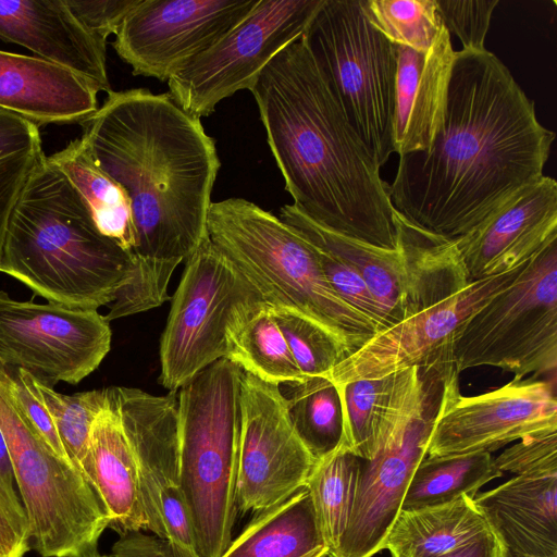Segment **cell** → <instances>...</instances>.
<instances>
[{
	"label": "cell",
	"mask_w": 557,
	"mask_h": 557,
	"mask_svg": "<svg viewBox=\"0 0 557 557\" xmlns=\"http://www.w3.org/2000/svg\"><path fill=\"white\" fill-rule=\"evenodd\" d=\"M82 126L97 165L126 191L137 233L129 277L104 315L110 322L171 299L174 270L208 236L221 162L200 119L169 92L111 90Z\"/></svg>",
	"instance_id": "1"
},
{
	"label": "cell",
	"mask_w": 557,
	"mask_h": 557,
	"mask_svg": "<svg viewBox=\"0 0 557 557\" xmlns=\"http://www.w3.org/2000/svg\"><path fill=\"white\" fill-rule=\"evenodd\" d=\"M554 139L495 54L461 49L442 127L429 151L399 157L391 202L412 226L454 239L541 178Z\"/></svg>",
	"instance_id": "2"
},
{
	"label": "cell",
	"mask_w": 557,
	"mask_h": 557,
	"mask_svg": "<svg viewBox=\"0 0 557 557\" xmlns=\"http://www.w3.org/2000/svg\"><path fill=\"white\" fill-rule=\"evenodd\" d=\"M267 140L297 208L372 246L399 249V214L381 166L347 120L302 36L250 89Z\"/></svg>",
	"instance_id": "3"
},
{
	"label": "cell",
	"mask_w": 557,
	"mask_h": 557,
	"mask_svg": "<svg viewBox=\"0 0 557 557\" xmlns=\"http://www.w3.org/2000/svg\"><path fill=\"white\" fill-rule=\"evenodd\" d=\"M131 268L129 253L98 231L82 195L45 157L11 213L0 272L49 302L97 310L114 300Z\"/></svg>",
	"instance_id": "4"
},
{
	"label": "cell",
	"mask_w": 557,
	"mask_h": 557,
	"mask_svg": "<svg viewBox=\"0 0 557 557\" xmlns=\"http://www.w3.org/2000/svg\"><path fill=\"white\" fill-rule=\"evenodd\" d=\"M207 234L265 302L310 319L336 341L347 357L381 332L332 288L314 247L256 203L236 197L212 202Z\"/></svg>",
	"instance_id": "5"
},
{
	"label": "cell",
	"mask_w": 557,
	"mask_h": 557,
	"mask_svg": "<svg viewBox=\"0 0 557 557\" xmlns=\"http://www.w3.org/2000/svg\"><path fill=\"white\" fill-rule=\"evenodd\" d=\"M243 374L222 358L177 392L180 487L200 557H222L232 542Z\"/></svg>",
	"instance_id": "6"
},
{
	"label": "cell",
	"mask_w": 557,
	"mask_h": 557,
	"mask_svg": "<svg viewBox=\"0 0 557 557\" xmlns=\"http://www.w3.org/2000/svg\"><path fill=\"white\" fill-rule=\"evenodd\" d=\"M0 430L29 527L42 557H83L109 527L107 511L83 473L60 457L11 395L0 363Z\"/></svg>",
	"instance_id": "7"
},
{
	"label": "cell",
	"mask_w": 557,
	"mask_h": 557,
	"mask_svg": "<svg viewBox=\"0 0 557 557\" xmlns=\"http://www.w3.org/2000/svg\"><path fill=\"white\" fill-rule=\"evenodd\" d=\"M442 373L437 367L398 372L372 456L360 468L348 525L327 557H373L384 549L414 470L426 456Z\"/></svg>",
	"instance_id": "8"
},
{
	"label": "cell",
	"mask_w": 557,
	"mask_h": 557,
	"mask_svg": "<svg viewBox=\"0 0 557 557\" xmlns=\"http://www.w3.org/2000/svg\"><path fill=\"white\" fill-rule=\"evenodd\" d=\"M304 37L347 120L382 168L395 152L396 46L361 0H323Z\"/></svg>",
	"instance_id": "9"
},
{
	"label": "cell",
	"mask_w": 557,
	"mask_h": 557,
	"mask_svg": "<svg viewBox=\"0 0 557 557\" xmlns=\"http://www.w3.org/2000/svg\"><path fill=\"white\" fill-rule=\"evenodd\" d=\"M450 357L458 373L494 367L515 381L557 368V238L532 256L516 278L456 331Z\"/></svg>",
	"instance_id": "10"
},
{
	"label": "cell",
	"mask_w": 557,
	"mask_h": 557,
	"mask_svg": "<svg viewBox=\"0 0 557 557\" xmlns=\"http://www.w3.org/2000/svg\"><path fill=\"white\" fill-rule=\"evenodd\" d=\"M264 301L207 236L185 261L160 341V383L170 392L226 358V332Z\"/></svg>",
	"instance_id": "11"
},
{
	"label": "cell",
	"mask_w": 557,
	"mask_h": 557,
	"mask_svg": "<svg viewBox=\"0 0 557 557\" xmlns=\"http://www.w3.org/2000/svg\"><path fill=\"white\" fill-rule=\"evenodd\" d=\"M323 0H260L216 45L181 66L169 79L170 95L201 119L222 100L250 90L263 69L302 36Z\"/></svg>",
	"instance_id": "12"
},
{
	"label": "cell",
	"mask_w": 557,
	"mask_h": 557,
	"mask_svg": "<svg viewBox=\"0 0 557 557\" xmlns=\"http://www.w3.org/2000/svg\"><path fill=\"white\" fill-rule=\"evenodd\" d=\"M454 363L446 364L426 445L428 457L495 451L528 436L557 431L550 381H510L491 392L463 396Z\"/></svg>",
	"instance_id": "13"
},
{
	"label": "cell",
	"mask_w": 557,
	"mask_h": 557,
	"mask_svg": "<svg viewBox=\"0 0 557 557\" xmlns=\"http://www.w3.org/2000/svg\"><path fill=\"white\" fill-rule=\"evenodd\" d=\"M111 337L98 310L21 301L0 290V363L49 386L88 376L108 355Z\"/></svg>",
	"instance_id": "14"
},
{
	"label": "cell",
	"mask_w": 557,
	"mask_h": 557,
	"mask_svg": "<svg viewBox=\"0 0 557 557\" xmlns=\"http://www.w3.org/2000/svg\"><path fill=\"white\" fill-rule=\"evenodd\" d=\"M315 463L293 425L281 387L244 371L238 512L261 513L281 505L306 486Z\"/></svg>",
	"instance_id": "15"
},
{
	"label": "cell",
	"mask_w": 557,
	"mask_h": 557,
	"mask_svg": "<svg viewBox=\"0 0 557 557\" xmlns=\"http://www.w3.org/2000/svg\"><path fill=\"white\" fill-rule=\"evenodd\" d=\"M260 0H139L112 44L136 76L168 79L216 45Z\"/></svg>",
	"instance_id": "16"
},
{
	"label": "cell",
	"mask_w": 557,
	"mask_h": 557,
	"mask_svg": "<svg viewBox=\"0 0 557 557\" xmlns=\"http://www.w3.org/2000/svg\"><path fill=\"white\" fill-rule=\"evenodd\" d=\"M109 392L136 454L147 530L196 552L180 487L177 392L152 395L123 386Z\"/></svg>",
	"instance_id": "17"
},
{
	"label": "cell",
	"mask_w": 557,
	"mask_h": 557,
	"mask_svg": "<svg viewBox=\"0 0 557 557\" xmlns=\"http://www.w3.org/2000/svg\"><path fill=\"white\" fill-rule=\"evenodd\" d=\"M527 262L499 275L471 282L461 292L374 334L337 363L329 375L334 385L383 377L411 367L453 363L450 344L459 326L507 287Z\"/></svg>",
	"instance_id": "18"
},
{
	"label": "cell",
	"mask_w": 557,
	"mask_h": 557,
	"mask_svg": "<svg viewBox=\"0 0 557 557\" xmlns=\"http://www.w3.org/2000/svg\"><path fill=\"white\" fill-rule=\"evenodd\" d=\"M557 238V183L543 175L451 239L470 282L505 273Z\"/></svg>",
	"instance_id": "19"
},
{
	"label": "cell",
	"mask_w": 557,
	"mask_h": 557,
	"mask_svg": "<svg viewBox=\"0 0 557 557\" xmlns=\"http://www.w3.org/2000/svg\"><path fill=\"white\" fill-rule=\"evenodd\" d=\"M0 39L65 67L109 94L107 44L91 35L65 0L0 1Z\"/></svg>",
	"instance_id": "20"
},
{
	"label": "cell",
	"mask_w": 557,
	"mask_h": 557,
	"mask_svg": "<svg viewBox=\"0 0 557 557\" xmlns=\"http://www.w3.org/2000/svg\"><path fill=\"white\" fill-rule=\"evenodd\" d=\"M395 46V153L426 152L443 124L456 51L444 24L425 51Z\"/></svg>",
	"instance_id": "21"
},
{
	"label": "cell",
	"mask_w": 557,
	"mask_h": 557,
	"mask_svg": "<svg viewBox=\"0 0 557 557\" xmlns=\"http://www.w3.org/2000/svg\"><path fill=\"white\" fill-rule=\"evenodd\" d=\"M99 90L76 73L37 57L0 50V110L36 126L82 124Z\"/></svg>",
	"instance_id": "22"
},
{
	"label": "cell",
	"mask_w": 557,
	"mask_h": 557,
	"mask_svg": "<svg viewBox=\"0 0 557 557\" xmlns=\"http://www.w3.org/2000/svg\"><path fill=\"white\" fill-rule=\"evenodd\" d=\"M79 470L100 498L109 527L121 535L147 530L135 450L107 388Z\"/></svg>",
	"instance_id": "23"
},
{
	"label": "cell",
	"mask_w": 557,
	"mask_h": 557,
	"mask_svg": "<svg viewBox=\"0 0 557 557\" xmlns=\"http://www.w3.org/2000/svg\"><path fill=\"white\" fill-rule=\"evenodd\" d=\"M473 502L507 550L557 556V474L516 475Z\"/></svg>",
	"instance_id": "24"
},
{
	"label": "cell",
	"mask_w": 557,
	"mask_h": 557,
	"mask_svg": "<svg viewBox=\"0 0 557 557\" xmlns=\"http://www.w3.org/2000/svg\"><path fill=\"white\" fill-rule=\"evenodd\" d=\"M278 218L309 243L354 268L366 281L391 325L404 319L408 278L400 249L379 248L336 233L313 221L293 203L283 206Z\"/></svg>",
	"instance_id": "25"
},
{
	"label": "cell",
	"mask_w": 557,
	"mask_h": 557,
	"mask_svg": "<svg viewBox=\"0 0 557 557\" xmlns=\"http://www.w3.org/2000/svg\"><path fill=\"white\" fill-rule=\"evenodd\" d=\"M492 532L473 498L462 495L438 506L400 510L384 549L392 557H444Z\"/></svg>",
	"instance_id": "26"
},
{
	"label": "cell",
	"mask_w": 557,
	"mask_h": 557,
	"mask_svg": "<svg viewBox=\"0 0 557 557\" xmlns=\"http://www.w3.org/2000/svg\"><path fill=\"white\" fill-rule=\"evenodd\" d=\"M306 487L257 517L232 540L222 557H327Z\"/></svg>",
	"instance_id": "27"
},
{
	"label": "cell",
	"mask_w": 557,
	"mask_h": 557,
	"mask_svg": "<svg viewBox=\"0 0 557 557\" xmlns=\"http://www.w3.org/2000/svg\"><path fill=\"white\" fill-rule=\"evenodd\" d=\"M48 159L82 195L98 231L131 256L138 243L131 200L97 165L86 140L81 136Z\"/></svg>",
	"instance_id": "28"
},
{
	"label": "cell",
	"mask_w": 557,
	"mask_h": 557,
	"mask_svg": "<svg viewBox=\"0 0 557 557\" xmlns=\"http://www.w3.org/2000/svg\"><path fill=\"white\" fill-rule=\"evenodd\" d=\"M226 343V359L263 382L281 386L306 381L265 301L250 308L230 326Z\"/></svg>",
	"instance_id": "29"
},
{
	"label": "cell",
	"mask_w": 557,
	"mask_h": 557,
	"mask_svg": "<svg viewBox=\"0 0 557 557\" xmlns=\"http://www.w3.org/2000/svg\"><path fill=\"white\" fill-rule=\"evenodd\" d=\"M503 474L490 453L425 456L414 470L401 510L438 506L462 495L473 498L480 487Z\"/></svg>",
	"instance_id": "30"
},
{
	"label": "cell",
	"mask_w": 557,
	"mask_h": 557,
	"mask_svg": "<svg viewBox=\"0 0 557 557\" xmlns=\"http://www.w3.org/2000/svg\"><path fill=\"white\" fill-rule=\"evenodd\" d=\"M362 459L339 446L317 461L307 483L331 555L348 525Z\"/></svg>",
	"instance_id": "31"
},
{
	"label": "cell",
	"mask_w": 557,
	"mask_h": 557,
	"mask_svg": "<svg viewBox=\"0 0 557 557\" xmlns=\"http://www.w3.org/2000/svg\"><path fill=\"white\" fill-rule=\"evenodd\" d=\"M282 394L287 401L293 425L318 460L342 445V414L338 393L326 379H310L284 384Z\"/></svg>",
	"instance_id": "32"
},
{
	"label": "cell",
	"mask_w": 557,
	"mask_h": 557,
	"mask_svg": "<svg viewBox=\"0 0 557 557\" xmlns=\"http://www.w3.org/2000/svg\"><path fill=\"white\" fill-rule=\"evenodd\" d=\"M398 372L335 385L342 414V447L362 460L372 456Z\"/></svg>",
	"instance_id": "33"
},
{
	"label": "cell",
	"mask_w": 557,
	"mask_h": 557,
	"mask_svg": "<svg viewBox=\"0 0 557 557\" xmlns=\"http://www.w3.org/2000/svg\"><path fill=\"white\" fill-rule=\"evenodd\" d=\"M45 157L39 127L0 110V253L11 213Z\"/></svg>",
	"instance_id": "34"
},
{
	"label": "cell",
	"mask_w": 557,
	"mask_h": 557,
	"mask_svg": "<svg viewBox=\"0 0 557 557\" xmlns=\"http://www.w3.org/2000/svg\"><path fill=\"white\" fill-rule=\"evenodd\" d=\"M370 23L392 44L425 51L442 20L435 0H361Z\"/></svg>",
	"instance_id": "35"
},
{
	"label": "cell",
	"mask_w": 557,
	"mask_h": 557,
	"mask_svg": "<svg viewBox=\"0 0 557 557\" xmlns=\"http://www.w3.org/2000/svg\"><path fill=\"white\" fill-rule=\"evenodd\" d=\"M270 309L306 380H327L333 368L347 357L336 341L313 321L292 309L271 305Z\"/></svg>",
	"instance_id": "36"
},
{
	"label": "cell",
	"mask_w": 557,
	"mask_h": 557,
	"mask_svg": "<svg viewBox=\"0 0 557 557\" xmlns=\"http://www.w3.org/2000/svg\"><path fill=\"white\" fill-rule=\"evenodd\" d=\"M36 380L38 389L50 411L63 448L79 470L94 421L106 405L107 388L64 395ZM81 471V470H79Z\"/></svg>",
	"instance_id": "37"
},
{
	"label": "cell",
	"mask_w": 557,
	"mask_h": 557,
	"mask_svg": "<svg viewBox=\"0 0 557 557\" xmlns=\"http://www.w3.org/2000/svg\"><path fill=\"white\" fill-rule=\"evenodd\" d=\"M438 15L462 50H485V37L498 0H435Z\"/></svg>",
	"instance_id": "38"
},
{
	"label": "cell",
	"mask_w": 557,
	"mask_h": 557,
	"mask_svg": "<svg viewBox=\"0 0 557 557\" xmlns=\"http://www.w3.org/2000/svg\"><path fill=\"white\" fill-rule=\"evenodd\" d=\"M312 246L327 282L337 295L352 308L368 317L381 331L389 327V322L372 296L363 277L341 259L314 245Z\"/></svg>",
	"instance_id": "39"
},
{
	"label": "cell",
	"mask_w": 557,
	"mask_h": 557,
	"mask_svg": "<svg viewBox=\"0 0 557 557\" xmlns=\"http://www.w3.org/2000/svg\"><path fill=\"white\" fill-rule=\"evenodd\" d=\"M496 468L515 475L557 474V431L528 436L494 458Z\"/></svg>",
	"instance_id": "40"
},
{
	"label": "cell",
	"mask_w": 557,
	"mask_h": 557,
	"mask_svg": "<svg viewBox=\"0 0 557 557\" xmlns=\"http://www.w3.org/2000/svg\"><path fill=\"white\" fill-rule=\"evenodd\" d=\"M139 0H65L78 22L97 39L107 44L126 14Z\"/></svg>",
	"instance_id": "41"
},
{
	"label": "cell",
	"mask_w": 557,
	"mask_h": 557,
	"mask_svg": "<svg viewBox=\"0 0 557 557\" xmlns=\"http://www.w3.org/2000/svg\"><path fill=\"white\" fill-rule=\"evenodd\" d=\"M107 557H200L172 541L148 535L141 531L121 535Z\"/></svg>",
	"instance_id": "42"
},
{
	"label": "cell",
	"mask_w": 557,
	"mask_h": 557,
	"mask_svg": "<svg viewBox=\"0 0 557 557\" xmlns=\"http://www.w3.org/2000/svg\"><path fill=\"white\" fill-rule=\"evenodd\" d=\"M29 548L27 518L14 513L0 498V557H24Z\"/></svg>",
	"instance_id": "43"
},
{
	"label": "cell",
	"mask_w": 557,
	"mask_h": 557,
	"mask_svg": "<svg viewBox=\"0 0 557 557\" xmlns=\"http://www.w3.org/2000/svg\"><path fill=\"white\" fill-rule=\"evenodd\" d=\"M14 483L10 456L0 430V498L13 512L26 517L22 502L14 488Z\"/></svg>",
	"instance_id": "44"
},
{
	"label": "cell",
	"mask_w": 557,
	"mask_h": 557,
	"mask_svg": "<svg viewBox=\"0 0 557 557\" xmlns=\"http://www.w3.org/2000/svg\"><path fill=\"white\" fill-rule=\"evenodd\" d=\"M444 557H506V547L492 532Z\"/></svg>",
	"instance_id": "45"
},
{
	"label": "cell",
	"mask_w": 557,
	"mask_h": 557,
	"mask_svg": "<svg viewBox=\"0 0 557 557\" xmlns=\"http://www.w3.org/2000/svg\"><path fill=\"white\" fill-rule=\"evenodd\" d=\"M83 557H107V555H101L99 554L98 549H94L85 554Z\"/></svg>",
	"instance_id": "46"
},
{
	"label": "cell",
	"mask_w": 557,
	"mask_h": 557,
	"mask_svg": "<svg viewBox=\"0 0 557 557\" xmlns=\"http://www.w3.org/2000/svg\"><path fill=\"white\" fill-rule=\"evenodd\" d=\"M506 557H530V556H523V555L515 554V553H511V552L506 549ZM552 557H557V556H552Z\"/></svg>",
	"instance_id": "47"
}]
</instances>
